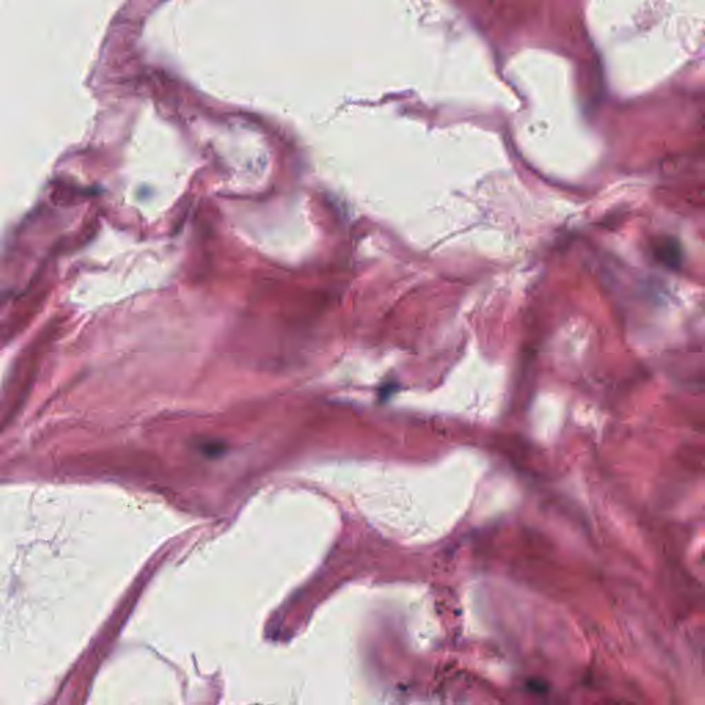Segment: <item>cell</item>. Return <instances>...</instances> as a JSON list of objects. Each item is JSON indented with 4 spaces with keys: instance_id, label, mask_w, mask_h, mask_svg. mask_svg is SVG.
Segmentation results:
<instances>
[{
    "instance_id": "cell-1",
    "label": "cell",
    "mask_w": 705,
    "mask_h": 705,
    "mask_svg": "<svg viewBox=\"0 0 705 705\" xmlns=\"http://www.w3.org/2000/svg\"><path fill=\"white\" fill-rule=\"evenodd\" d=\"M657 255L664 263H668L670 266H675L680 262V248L675 242H668V243H660L657 248Z\"/></svg>"
}]
</instances>
